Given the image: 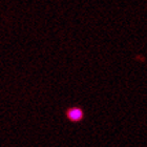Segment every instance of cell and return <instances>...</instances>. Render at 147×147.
I'll return each mask as SVG.
<instances>
[{
  "label": "cell",
  "instance_id": "cell-1",
  "mask_svg": "<svg viewBox=\"0 0 147 147\" xmlns=\"http://www.w3.org/2000/svg\"><path fill=\"white\" fill-rule=\"evenodd\" d=\"M67 116L71 121H80L82 119L83 113L80 108H71V109L68 110Z\"/></svg>",
  "mask_w": 147,
  "mask_h": 147
}]
</instances>
